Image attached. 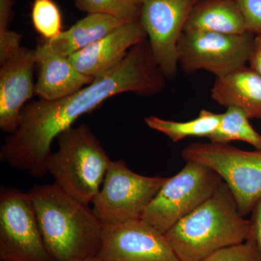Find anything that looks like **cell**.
Here are the masks:
<instances>
[{
  "label": "cell",
  "mask_w": 261,
  "mask_h": 261,
  "mask_svg": "<svg viewBox=\"0 0 261 261\" xmlns=\"http://www.w3.org/2000/svg\"><path fill=\"white\" fill-rule=\"evenodd\" d=\"M166 80L146 39L130 48L112 70L75 93L56 100L39 99L27 103L20 113L18 128L2 147L0 159L13 169L43 177L48 173L53 140L73 126L79 118L117 94L161 93Z\"/></svg>",
  "instance_id": "6da1fadb"
},
{
  "label": "cell",
  "mask_w": 261,
  "mask_h": 261,
  "mask_svg": "<svg viewBox=\"0 0 261 261\" xmlns=\"http://www.w3.org/2000/svg\"><path fill=\"white\" fill-rule=\"evenodd\" d=\"M28 192L53 260L82 261L97 256L102 224L92 207L55 183L36 185Z\"/></svg>",
  "instance_id": "7a4b0ae2"
},
{
  "label": "cell",
  "mask_w": 261,
  "mask_h": 261,
  "mask_svg": "<svg viewBox=\"0 0 261 261\" xmlns=\"http://www.w3.org/2000/svg\"><path fill=\"white\" fill-rule=\"evenodd\" d=\"M245 219L224 181L214 195L180 220L165 236L181 261H203L215 252L243 243L251 234Z\"/></svg>",
  "instance_id": "3957f363"
},
{
  "label": "cell",
  "mask_w": 261,
  "mask_h": 261,
  "mask_svg": "<svg viewBox=\"0 0 261 261\" xmlns=\"http://www.w3.org/2000/svg\"><path fill=\"white\" fill-rule=\"evenodd\" d=\"M57 139L58 151L48 161V173L65 193L92 204L102 187L111 159L85 123L70 127Z\"/></svg>",
  "instance_id": "277c9868"
},
{
  "label": "cell",
  "mask_w": 261,
  "mask_h": 261,
  "mask_svg": "<svg viewBox=\"0 0 261 261\" xmlns=\"http://www.w3.org/2000/svg\"><path fill=\"white\" fill-rule=\"evenodd\" d=\"M182 159L211 168L226 184L244 217L261 199V150L245 151L228 144L194 142L182 149Z\"/></svg>",
  "instance_id": "5b68a950"
},
{
  "label": "cell",
  "mask_w": 261,
  "mask_h": 261,
  "mask_svg": "<svg viewBox=\"0 0 261 261\" xmlns=\"http://www.w3.org/2000/svg\"><path fill=\"white\" fill-rule=\"evenodd\" d=\"M222 181L211 168L189 161L179 172L168 178L141 219L161 232L166 233L208 200Z\"/></svg>",
  "instance_id": "8992f818"
},
{
  "label": "cell",
  "mask_w": 261,
  "mask_h": 261,
  "mask_svg": "<svg viewBox=\"0 0 261 261\" xmlns=\"http://www.w3.org/2000/svg\"><path fill=\"white\" fill-rule=\"evenodd\" d=\"M168 178L134 172L123 160L111 161L92 209L102 225L142 219L147 206Z\"/></svg>",
  "instance_id": "52a82bcc"
},
{
  "label": "cell",
  "mask_w": 261,
  "mask_h": 261,
  "mask_svg": "<svg viewBox=\"0 0 261 261\" xmlns=\"http://www.w3.org/2000/svg\"><path fill=\"white\" fill-rule=\"evenodd\" d=\"M254 38L248 32H184L177 46L178 66L187 74L205 70L216 78L225 76L245 66Z\"/></svg>",
  "instance_id": "ba28073f"
},
{
  "label": "cell",
  "mask_w": 261,
  "mask_h": 261,
  "mask_svg": "<svg viewBox=\"0 0 261 261\" xmlns=\"http://www.w3.org/2000/svg\"><path fill=\"white\" fill-rule=\"evenodd\" d=\"M0 260L55 261L44 245L29 192L0 190Z\"/></svg>",
  "instance_id": "9c48e42d"
},
{
  "label": "cell",
  "mask_w": 261,
  "mask_h": 261,
  "mask_svg": "<svg viewBox=\"0 0 261 261\" xmlns=\"http://www.w3.org/2000/svg\"><path fill=\"white\" fill-rule=\"evenodd\" d=\"M198 0H144L140 21L154 61L166 79L178 72L177 46L190 13Z\"/></svg>",
  "instance_id": "30bf717a"
},
{
  "label": "cell",
  "mask_w": 261,
  "mask_h": 261,
  "mask_svg": "<svg viewBox=\"0 0 261 261\" xmlns=\"http://www.w3.org/2000/svg\"><path fill=\"white\" fill-rule=\"evenodd\" d=\"M102 261H181L165 233L142 219L102 225Z\"/></svg>",
  "instance_id": "8fae6325"
},
{
  "label": "cell",
  "mask_w": 261,
  "mask_h": 261,
  "mask_svg": "<svg viewBox=\"0 0 261 261\" xmlns=\"http://www.w3.org/2000/svg\"><path fill=\"white\" fill-rule=\"evenodd\" d=\"M36 68V49L25 47L1 64L0 129L5 133L16 130L22 110L35 94Z\"/></svg>",
  "instance_id": "7c38bea8"
},
{
  "label": "cell",
  "mask_w": 261,
  "mask_h": 261,
  "mask_svg": "<svg viewBox=\"0 0 261 261\" xmlns=\"http://www.w3.org/2000/svg\"><path fill=\"white\" fill-rule=\"evenodd\" d=\"M147 34L140 20L120 25L89 47L68 57L81 73L96 79L119 64L130 48L145 39Z\"/></svg>",
  "instance_id": "4fadbf2b"
},
{
  "label": "cell",
  "mask_w": 261,
  "mask_h": 261,
  "mask_svg": "<svg viewBox=\"0 0 261 261\" xmlns=\"http://www.w3.org/2000/svg\"><path fill=\"white\" fill-rule=\"evenodd\" d=\"M35 49L38 69L35 95L39 99L49 101L62 99L93 82V77L79 71L68 57L54 50L47 41Z\"/></svg>",
  "instance_id": "5bb4252c"
},
{
  "label": "cell",
  "mask_w": 261,
  "mask_h": 261,
  "mask_svg": "<svg viewBox=\"0 0 261 261\" xmlns=\"http://www.w3.org/2000/svg\"><path fill=\"white\" fill-rule=\"evenodd\" d=\"M211 95L220 106L240 108L250 119L261 120V77L251 68L216 78Z\"/></svg>",
  "instance_id": "9a60e30c"
},
{
  "label": "cell",
  "mask_w": 261,
  "mask_h": 261,
  "mask_svg": "<svg viewBox=\"0 0 261 261\" xmlns=\"http://www.w3.org/2000/svg\"><path fill=\"white\" fill-rule=\"evenodd\" d=\"M184 32H209L226 34L247 33L243 15L234 0H198Z\"/></svg>",
  "instance_id": "2e32d148"
},
{
  "label": "cell",
  "mask_w": 261,
  "mask_h": 261,
  "mask_svg": "<svg viewBox=\"0 0 261 261\" xmlns=\"http://www.w3.org/2000/svg\"><path fill=\"white\" fill-rule=\"evenodd\" d=\"M123 23L111 15L88 13L68 30L47 42L54 50L68 58L106 37Z\"/></svg>",
  "instance_id": "e0dca14e"
},
{
  "label": "cell",
  "mask_w": 261,
  "mask_h": 261,
  "mask_svg": "<svg viewBox=\"0 0 261 261\" xmlns=\"http://www.w3.org/2000/svg\"><path fill=\"white\" fill-rule=\"evenodd\" d=\"M221 114L201 110L195 119L187 121H175L163 119L157 116L145 118L147 126L163 134L173 142L185 140L187 137H207L214 133L219 126Z\"/></svg>",
  "instance_id": "ac0fdd59"
},
{
  "label": "cell",
  "mask_w": 261,
  "mask_h": 261,
  "mask_svg": "<svg viewBox=\"0 0 261 261\" xmlns=\"http://www.w3.org/2000/svg\"><path fill=\"white\" fill-rule=\"evenodd\" d=\"M250 118L240 108H227L221 114L217 129L209 137L210 142L228 144L233 141H241L261 150V135L255 130L249 121Z\"/></svg>",
  "instance_id": "d6986e66"
},
{
  "label": "cell",
  "mask_w": 261,
  "mask_h": 261,
  "mask_svg": "<svg viewBox=\"0 0 261 261\" xmlns=\"http://www.w3.org/2000/svg\"><path fill=\"white\" fill-rule=\"evenodd\" d=\"M81 11L114 17L123 23L140 20L144 0H73Z\"/></svg>",
  "instance_id": "ffe728a7"
},
{
  "label": "cell",
  "mask_w": 261,
  "mask_h": 261,
  "mask_svg": "<svg viewBox=\"0 0 261 261\" xmlns=\"http://www.w3.org/2000/svg\"><path fill=\"white\" fill-rule=\"evenodd\" d=\"M32 19L34 29L45 41L55 39L63 32L61 11L53 0H34Z\"/></svg>",
  "instance_id": "44dd1931"
},
{
  "label": "cell",
  "mask_w": 261,
  "mask_h": 261,
  "mask_svg": "<svg viewBox=\"0 0 261 261\" xmlns=\"http://www.w3.org/2000/svg\"><path fill=\"white\" fill-rule=\"evenodd\" d=\"M203 261H261V255L251 231L243 243L220 250Z\"/></svg>",
  "instance_id": "7402d4cb"
},
{
  "label": "cell",
  "mask_w": 261,
  "mask_h": 261,
  "mask_svg": "<svg viewBox=\"0 0 261 261\" xmlns=\"http://www.w3.org/2000/svg\"><path fill=\"white\" fill-rule=\"evenodd\" d=\"M238 5L247 32L253 35H261V0H234Z\"/></svg>",
  "instance_id": "603a6c76"
},
{
  "label": "cell",
  "mask_w": 261,
  "mask_h": 261,
  "mask_svg": "<svg viewBox=\"0 0 261 261\" xmlns=\"http://www.w3.org/2000/svg\"><path fill=\"white\" fill-rule=\"evenodd\" d=\"M13 0H0V36L10 32L13 18Z\"/></svg>",
  "instance_id": "cb8c5ba5"
},
{
  "label": "cell",
  "mask_w": 261,
  "mask_h": 261,
  "mask_svg": "<svg viewBox=\"0 0 261 261\" xmlns=\"http://www.w3.org/2000/svg\"><path fill=\"white\" fill-rule=\"evenodd\" d=\"M248 63L250 68L261 77V35L255 36Z\"/></svg>",
  "instance_id": "d4e9b609"
},
{
  "label": "cell",
  "mask_w": 261,
  "mask_h": 261,
  "mask_svg": "<svg viewBox=\"0 0 261 261\" xmlns=\"http://www.w3.org/2000/svg\"><path fill=\"white\" fill-rule=\"evenodd\" d=\"M252 233L256 241L261 255V199L252 212Z\"/></svg>",
  "instance_id": "484cf974"
},
{
  "label": "cell",
  "mask_w": 261,
  "mask_h": 261,
  "mask_svg": "<svg viewBox=\"0 0 261 261\" xmlns=\"http://www.w3.org/2000/svg\"><path fill=\"white\" fill-rule=\"evenodd\" d=\"M82 261H102V260H101L100 259H99V257H98L97 256V257H92V258L87 259V260H82Z\"/></svg>",
  "instance_id": "4316f807"
}]
</instances>
